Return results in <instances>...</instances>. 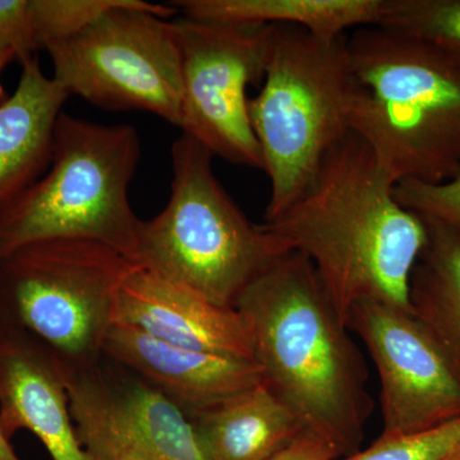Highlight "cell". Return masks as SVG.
Masks as SVG:
<instances>
[{"label":"cell","mask_w":460,"mask_h":460,"mask_svg":"<svg viewBox=\"0 0 460 460\" xmlns=\"http://www.w3.org/2000/svg\"><path fill=\"white\" fill-rule=\"evenodd\" d=\"M395 181L353 133L332 148L287 210L263 223L287 252L311 263L348 325L357 304L411 311V272L428 226L395 196Z\"/></svg>","instance_id":"obj_1"},{"label":"cell","mask_w":460,"mask_h":460,"mask_svg":"<svg viewBox=\"0 0 460 460\" xmlns=\"http://www.w3.org/2000/svg\"><path fill=\"white\" fill-rule=\"evenodd\" d=\"M235 310L263 385L343 456L358 452L375 407L367 362L313 263L284 253L246 288Z\"/></svg>","instance_id":"obj_2"},{"label":"cell","mask_w":460,"mask_h":460,"mask_svg":"<svg viewBox=\"0 0 460 460\" xmlns=\"http://www.w3.org/2000/svg\"><path fill=\"white\" fill-rule=\"evenodd\" d=\"M350 133L398 184L441 183L460 169V65L429 44L375 25L347 35Z\"/></svg>","instance_id":"obj_3"},{"label":"cell","mask_w":460,"mask_h":460,"mask_svg":"<svg viewBox=\"0 0 460 460\" xmlns=\"http://www.w3.org/2000/svg\"><path fill=\"white\" fill-rule=\"evenodd\" d=\"M171 154V198L156 217L141 220L135 261L211 304L235 308L246 288L287 251L223 189L208 148L183 133Z\"/></svg>","instance_id":"obj_4"},{"label":"cell","mask_w":460,"mask_h":460,"mask_svg":"<svg viewBox=\"0 0 460 460\" xmlns=\"http://www.w3.org/2000/svg\"><path fill=\"white\" fill-rule=\"evenodd\" d=\"M270 26L262 89L248 102L270 181L265 222L305 192L330 151L349 135L352 95L347 36L329 40L299 27Z\"/></svg>","instance_id":"obj_5"},{"label":"cell","mask_w":460,"mask_h":460,"mask_svg":"<svg viewBox=\"0 0 460 460\" xmlns=\"http://www.w3.org/2000/svg\"><path fill=\"white\" fill-rule=\"evenodd\" d=\"M140 157L135 127L87 122L63 111L49 168L0 217V256L42 239L77 238L135 261L141 219L128 190Z\"/></svg>","instance_id":"obj_6"},{"label":"cell","mask_w":460,"mask_h":460,"mask_svg":"<svg viewBox=\"0 0 460 460\" xmlns=\"http://www.w3.org/2000/svg\"><path fill=\"white\" fill-rule=\"evenodd\" d=\"M138 268L89 239L31 242L0 256V321L40 341L68 374L93 370L105 359L120 288Z\"/></svg>","instance_id":"obj_7"},{"label":"cell","mask_w":460,"mask_h":460,"mask_svg":"<svg viewBox=\"0 0 460 460\" xmlns=\"http://www.w3.org/2000/svg\"><path fill=\"white\" fill-rule=\"evenodd\" d=\"M174 5L140 0L45 47L68 96L107 111H141L180 127L183 78Z\"/></svg>","instance_id":"obj_8"},{"label":"cell","mask_w":460,"mask_h":460,"mask_svg":"<svg viewBox=\"0 0 460 460\" xmlns=\"http://www.w3.org/2000/svg\"><path fill=\"white\" fill-rule=\"evenodd\" d=\"M175 25L183 78L180 128L213 155L263 171L247 91L265 75L271 26L187 17Z\"/></svg>","instance_id":"obj_9"},{"label":"cell","mask_w":460,"mask_h":460,"mask_svg":"<svg viewBox=\"0 0 460 460\" xmlns=\"http://www.w3.org/2000/svg\"><path fill=\"white\" fill-rule=\"evenodd\" d=\"M348 328L380 378V436L416 434L460 419L459 374L411 311L361 302L350 310Z\"/></svg>","instance_id":"obj_10"},{"label":"cell","mask_w":460,"mask_h":460,"mask_svg":"<svg viewBox=\"0 0 460 460\" xmlns=\"http://www.w3.org/2000/svg\"><path fill=\"white\" fill-rule=\"evenodd\" d=\"M104 361L68 374L75 431L119 438L156 460H208L192 422L177 405L132 372Z\"/></svg>","instance_id":"obj_11"},{"label":"cell","mask_w":460,"mask_h":460,"mask_svg":"<svg viewBox=\"0 0 460 460\" xmlns=\"http://www.w3.org/2000/svg\"><path fill=\"white\" fill-rule=\"evenodd\" d=\"M0 429L31 432L51 460H90L71 414L68 371L40 341L0 321Z\"/></svg>","instance_id":"obj_12"},{"label":"cell","mask_w":460,"mask_h":460,"mask_svg":"<svg viewBox=\"0 0 460 460\" xmlns=\"http://www.w3.org/2000/svg\"><path fill=\"white\" fill-rule=\"evenodd\" d=\"M104 357L162 393L190 420L262 384L255 359L177 347L129 326H113Z\"/></svg>","instance_id":"obj_13"},{"label":"cell","mask_w":460,"mask_h":460,"mask_svg":"<svg viewBox=\"0 0 460 460\" xmlns=\"http://www.w3.org/2000/svg\"><path fill=\"white\" fill-rule=\"evenodd\" d=\"M115 325L177 347L255 359L250 332L235 308L211 304L141 266L120 288Z\"/></svg>","instance_id":"obj_14"},{"label":"cell","mask_w":460,"mask_h":460,"mask_svg":"<svg viewBox=\"0 0 460 460\" xmlns=\"http://www.w3.org/2000/svg\"><path fill=\"white\" fill-rule=\"evenodd\" d=\"M68 98L38 58L22 66L17 89L0 105V217L49 168L58 118Z\"/></svg>","instance_id":"obj_15"},{"label":"cell","mask_w":460,"mask_h":460,"mask_svg":"<svg viewBox=\"0 0 460 460\" xmlns=\"http://www.w3.org/2000/svg\"><path fill=\"white\" fill-rule=\"evenodd\" d=\"M190 422L208 460H270L305 429L263 384L196 414Z\"/></svg>","instance_id":"obj_16"},{"label":"cell","mask_w":460,"mask_h":460,"mask_svg":"<svg viewBox=\"0 0 460 460\" xmlns=\"http://www.w3.org/2000/svg\"><path fill=\"white\" fill-rule=\"evenodd\" d=\"M386 0H180L184 17L208 22L292 26L319 38L347 36L348 30L380 25Z\"/></svg>","instance_id":"obj_17"},{"label":"cell","mask_w":460,"mask_h":460,"mask_svg":"<svg viewBox=\"0 0 460 460\" xmlns=\"http://www.w3.org/2000/svg\"><path fill=\"white\" fill-rule=\"evenodd\" d=\"M423 220L428 243L411 272V313L431 332L460 376V237L441 223Z\"/></svg>","instance_id":"obj_18"},{"label":"cell","mask_w":460,"mask_h":460,"mask_svg":"<svg viewBox=\"0 0 460 460\" xmlns=\"http://www.w3.org/2000/svg\"><path fill=\"white\" fill-rule=\"evenodd\" d=\"M380 26L429 42L460 65V0H386Z\"/></svg>","instance_id":"obj_19"},{"label":"cell","mask_w":460,"mask_h":460,"mask_svg":"<svg viewBox=\"0 0 460 460\" xmlns=\"http://www.w3.org/2000/svg\"><path fill=\"white\" fill-rule=\"evenodd\" d=\"M140 0H30V13L39 50L83 31L114 9Z\"/></svg>","instance_id":"obj_20"},{"label":"cell","mask_w":460,"mask_h":460,"mask_svg":"<svg viewBox=\"0 0 460 460\" xmlns=\"http://www.w3.org/2000/svg\"><path fill=\"white\" fill-rule=\"evenodd\" d=\"M460 445V419L438 428L399 436H380L367 449L337 460H444Z\"/></svg>","instance_id":"obj_21"},{"label":"cell","mask_w":460,"mask_h":460,"mask_svg":"<svg viewBox=\"0 0 460 460\" xmlns=\"http://www.w3.org/2000/svg\"><path fill=\"white\" fill-rule=\"evenodd\" d=\"M395 196L408 210L443 224L460 237V169L441 183L399 181Z\"/></svg>","instance_id":"obj_22"},{"label":"cell","mask_w":460,"mask_h":460,"mask_svg":"<svg viewBox=\"0 0 460 460\" xmlns=\"http://www.w3.org/2000/svg\"><path fill=\"white\" fill-rule=\"evenodd\" d=\"M0 50L12 51L21 66L39 50L33 32L30 0H0Z\"/></svg>","instance_id":"obj_23"},{"label":"cell","mask_w":460,"mask_h":460,"mask_svg":"<svg viewBox=\"0 0 460 460\" xmlns=\"http://www.w3.org/2000/svg\"><path fill=\"white\" fill-rule=\"evenodd\" d=\"M90 460H156L131 443L91 431H75Z\"/></svg>","instance_id":"obj_24"},{"label":"cell","mask_w":460,"mask_h":460,"mask_svg":"<svg viewBox=\"0 0 460 460\" xmlns=\"http://www.w3.org/2000/svg\"><path fill=\"white\" fill-rule=\"evenodd\" d=\"M343 454L325 436L305 429L286 449L270 460H337Z\"/></svg>","instance_id":"obj_25"},{"label":"cell","mask_w":460,"mask_h":460,"mask_svg":"<svg viewBox=\"0 0 460 460\" xmlns=\"http://www.w3.org/2000/svg\"><path fill=\"white\" fill-rule=\"evenodd\" d=\"M14 60H16V56H14L12 51L0 50V105H2L9 96L7 93H5L4 86H3L2 84L3 72H4L5 68H7L12 62H14Z\"/></svg>","instance_id":"obj_26"},{"label":"cell","mask_w":460,"mask_h":460,"mask_svg":"<svg viewBox=\"0 0 460 460\" xmlns=\"http://www.w3.org/2000/svg\"><path fill=\"white\" fill-rule=\"evenodd\" d=\"M0 460H22L14 452L13 447L11 445V440L5 438L0 429Z\"/></svg>","instance_id":"obj_27"},{"label":"cell","mask_w":460,"mask_h":460,"mask_svg":"<svg viewBox=\"0 0 460 460\" xmlns=\"http://www.w3.org/2000/svg\"><path fill=\"white\" fill-rule=\"evenodd\" d=\"M444 460H460V445L456 449H454L449 456H447Z\"/></svg>","instance_id":"obj_28"}]
</instances>
